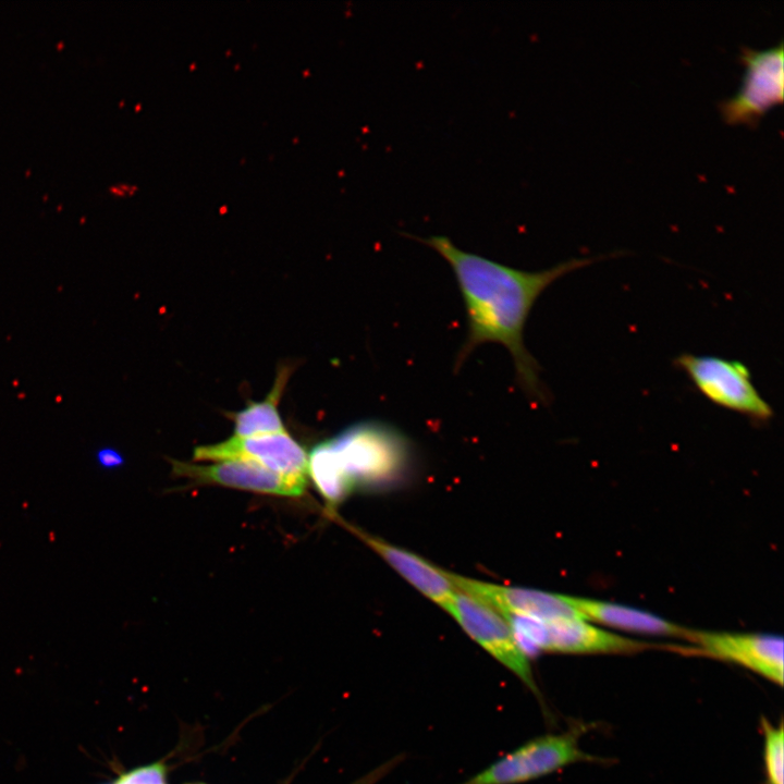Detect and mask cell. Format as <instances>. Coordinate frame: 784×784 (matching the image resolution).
<instances>
[{
  "label": "cell",
  "mask_w": 784,
  "mask_h": 784,
  "mask_svg": "<svg viewBox=\"0 0 784 784\" xmlns=\"http://www.w3.org/2000/svg\"><path fill=\"white\" fill-rule=\"evenodd\" d=\"M417 241L437 252L451 267L467 318V334L456 356L458 368L478 346L495 343L512 356L515 378L523 391L538 402L547 401L540 368L527 351L524 331L534 304L563 275L597 258H573L541 271H525L458 248L442 235Z\"/></svg>",
  "instance_id": "1"
},
{
  "label": "cell",
  "mask_w": 784,
  "mask_h": 784,
  "mask_svg": "<svg viewBox=\"0 0 784 784\" xmlns=\"http://www.w3.org/2000/svg\"><path fill=\"white\" fill-rule=\"evenodd\" d=\"M326 441L354 489L383 487L408 463L407 439L380 421L356 422Z\"/></svg>",
  "instance_id": "2"
},
{
  "label": "cell",
  "mask_w": 784,
  "mask_h": 784,
  "mask_svg": "<svg viewBox=\"0 0 784 784\" xmlns=\"http://www.w3.org/2000/svg\"><path fill=\"white\" fill-rule=\"evenodd\" d=\"M520 650L530 659L540 652L568 654L636 653L651 644L626 638L581 618L539 621L501 614Z\"/></svg>",
  "instance_id": "3"
},
{
  "label": "cell",
  "mask_w": 784,
  "mask_h": 784,
  "mask_svg": "<svg viewBox=\"0 0 784 784\" xmlns=\"http://www.w3.org/2000/svg\"><path fill=\"white\" fill-rule=\"evenodd\" d=\"M674 363L715 405L758 421H767L773 416L771 405L754 385L750 371L743 363L690 353L681 354Z\"/></svg>",
  "instance_id": "4"
},
{
  "label": "cell",
  "mask_w": 784,
  "mask_h": 784,
  "mask_svg": "<svg viewBox=\"0 0 784 784\" xmlns=\"http://www.w3.org/2000/svg\"><path fill=\"white\" fill-rule=\"evenodd\" d=\"M593 761L579 746L576 731L534 738L460 784H520L569 764Z\"/></svg>",
  "instance_id": "5"
},
{
  "label": "cell",
  "mask_w": 784,
  "mask_h": 784,
  "mask_svg": "<svg viewBox=\"0 0 784 784\" xmlns=\"http://www.w3.org/2000/svg\"><path fill=\"white\" fill-rule=\"evenodd\" d=\"M783 54L782 40L765 49L742 46L739 60L745 72L740 86L718 105L726 123L756 125L771 107L782 103Z\"/></svg>",
  "instance_id": "6"
},
{
  "label": "cell",
  "mask_w": 784,
  "mask_h": 784,
  "mask_svg": "<svg viewBox=\"0 0 784 784\" xmlns=\"http://www.w3.org/2000/svg\"><path fill=\"white\" fill-rule=\"evenodd\" d=\"M443 609L473 640L539 697L530 659L520 650L509 624L499 612L460 590Z\"/></svg>",
  "instance_id": "7"
},
{
  "label": "cell",
  "mask_w": 784,
  "mask_h": 784,
  "mask_svg": "<svg viewBox=\"0 0 784 784\" xmlns=\"http://www.w3.org/2000/svg\"><path fill=\"white\" fill-rule=\"evenodd\" d=\"M687 652L736 663L782 686L784 673L783 638L758 633H727L688 629Z\"/></svg>",
  "instance_id": "8"
},
{
  "label": "cell",
  "mask_w": 784,
  "mask_h": 784,
  "mask_svg": "<svg viewBox=\"0 0 784 784\" xmlns=\"http://www.w3.org/2000/svg\"><path fill=\"white\" fill-rule=\"evenodd\" d=\"M194 460L247 461L287 477L306 478L308 473L306 451L287 432L246 438L233 436L220 443L199 445L194 450Z\"/></svg>",
  "instance_id": "9"
},
{
  "label": "cell",
  "mask_w": 784,
  "mask_h": 784,
  "mask_svg": "<svg viewBox=\"0 0 784 784\" xmlns=\"http://www.w3.org/2000/svg\"><path fill=\"white\" fill-rule=\"evenodd\" d=\"M449 575L460 591L480 600L500 614H511L539 621L558 618L584 620L569 604L567 595L499 585L451 572H449Z\"/></svg>",
  "instance_id": "10"
},
{
  "label": "cell",
  "mask_w": 784,
  "mask_h": 784,
  "mask_svg": "<svg viewBox=\"0 0 784 784\" xmlns=\"http://www.w3.org/2000/svg\"><path fill=\"white\" fill-rule=\"evenodd\" d=\"M172 469L176 476L198 482L260 493L298 497L306 487V478L283 476L256 463L241 460L221 461L211 465L172 461Z\"/></svg>",
  "instance_id": "11"
},
{
  "label": "cell",
  "mask_w": 784,
  "mask_h": 784,
  "mask_svg": "<svg viewBox=\"0 0 784 784\" xmlns=\"http://www.w3.org/2000/svg\"><path fill=\"white\" fill-rule=\"evenodd\" d=\"M357 535L413 587L442 609L457 592L448 571L379 537L362 531Z\"/></svg>",
  "instance_id": "12"
},
{
  "label": "cell",
  "mask_w": 784,
  "mask_h": 784,
  "mask_svg": "<svg viewBox=\"0 0 784 784\" xmlns=\"http://www.w3.org/2000/svg\"><path fill=\"white\" fill-rule=\"evenodd\" d=\"M569 604L588 622L627 632L665 635L685 640L688 628L647 611L586 597L567 596Z\"/></svg>",
  "instance_id": "13"
},
{
  "label": "cell",
  "mask_w": 784,
  "mask_h": 784,
  "mask_svg": "<svg viewBox=\"0 0 784 784\" xmlns=\"http://www.w3.org/2000/svg\"><path fill=\"white\" fill-rule=\"evenodd\" d=\"M291 373V366H280L273 385L262 401H249L242 411L226 414L234 421L235 437L246 438L286 432L278 405Z\"/></svg>",
  "instance_id": "14"
},
{
  "label": "cell",
  "mask_w": 784,
  "mask_h": 784,
  "mask_svg": "<svg viewBox=\"0 0 784 784\" xmlns=\"http://www.w3.org/2000/svg\"><path fill=\"white\" fill-rule=\"evenodd\" d=\"M307 471L330 507L336 506L354 490L327 441L310 452Z\"/></svg>",
  "instance_id": "15"
},
{
  "label": "cell",
  "mask_w": 784,
  "mask_h": 784,
  "mask_svg": "<svg viewBox=\"0 0 784 784\" xmlns=\"http://www.w3.org/2000/svg\"><path fill=\"white\" fill-rule=\"evenodd\" d=\"M763 733L764 784H784V728L783 722L773 725L761 719Z\"/></svg>",
  "instance_id": "16"
},
{
  "label": "cell",
  "mask_w": 784,
  "mask_h": 784,
  "mask_svg": "<svg viewBox=\"0 0 784 784\" xmlns=\"http://www.w3.org/2000/svg\"><path fill=\"white\" fill-rule=\"evenodd\" d=\"M106 784H166V768L161 763L138 767Z\"/></svg>",
  "instance_id": "17"
},
{
  "label": "cell",
  "mask_w": 784,
  "mask_h": 784,
  "mask_svg": "<svg viewBox=\"0 0 784 784\" xmlns=\"http://www.w3.org/2000/svg\"><path fill=\"white\" fill-rule=\"evenodd\" d=\"M97 465L103 469H115L125 463L123 454L114 448L102 446L95 452Z\"/></svg>",
  "instance_id": "18"
}]
</instances>
